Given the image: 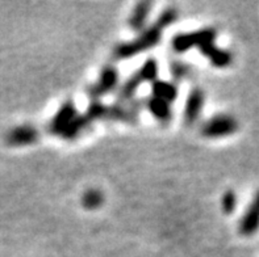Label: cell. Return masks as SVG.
Returning a JSON list of instances; mask_svg holds the SVG:
<instances>
[{
    "label": "cell",
    "mask_w": 259,
    "mask_h": 257,
    "mask_svg": "<svg viewBox=\"0 0 259 257\" xmlns=\"http://www.w3.org/2000/svg\"><path fill=\"white\" fill-rule=\"evenodd\" d=\"M178 17V12L174 8H168L162 13L157 23L145 30L138 38L131 42H124L117 45L115 49V57L117 59H126L137 56L145 50L154 47L162 37V30L170 26Z\"/></svg>",
    "instance_id": "6da1fadb"
},
{
    "label": "cell",
    "mask_w": 259,
    "mask_h": 257,
    "mask_svg": "<svg viewBox=\"0 0 259 257\" xmlns=\"http://www.w3.org/2000/svg\"><path fill=\"white\" fill-rule=\"evenodd\" d=\"M216 32L213 29H203L194 33H182L172 39V49L178 53H184L191 47H199L214 42Z\"/></svg>",
    "instance_id": "7a4b0ae2"
},
{
    "label": "cell",
    "mask_w": 259,
    "mask_h": 257,
    "mask_svg": "<svg viewBox=\"0 0 259 257\" xmlns=\"http://www.w3.org/2000/svg\"><path fill=\"white\" fill-rule=\"evenodd\" d=\"M237 130V122L229 116H216L210 118L201 127V133L207 138H220L233 134Z\"/></svg>",
    "instance_id": "3957f363"
},
{
    "label": "cell",
    "mask_w": 259,
    "mask_h": 257,
    "mask_svg": "<svg viewBox=\"0 0 259 257\" xmlns=\"http://www.w3.org/2000/svg\"><path fill=\"white\" fill-rule=\"evenodd\" d=\"M118 83V71L113 66H107L100 72L99 80L95 84L90 85L87 88V93L90 97L98 98L103 94L111 92Z\"/></svg>",
    "instance_id": "277c9868"
},
{
    "label": "cell",
    "mask_w": 259,
    "mask_h": 257,
    "mask_svg": "<svg viewBox=\"0 0 259 257\" xmlns=\"http://www.w3.org/2000/svg\"><path fill=\"white\" fill-rule=\"evenodd\" d=\"M76 109L75 105L72 104L71 101H67L62 107L59 108L56 116L53 117L52 122L49 125V130L52 134L56 135H61L62 131L65 130L66 127L71 124V121L76 117Z\"/></svg>",
    "instance_id": "5b68a950"
},
{
    "label": "cell",
    "mask_w": 259,
    "mask_h": 257,
    "mask_svg": "<svg viewBox=\"0 0 259 257\" xmlns=\"http://www.w3.org/2000/svg\"><path fill=\"white\" fill-rule=\"evenodd\" d=\"M39 137V133L36 127L24 125V126L15 127L7 134V143L11 146H26L34 143Z\"/></svg>",
    "instance_id": "8992f818"
},
{
    "label": "cell",
    "mask_w": 259,
    "mask_h": 257,
    "mask_svg": "<svg viewBox=\"0 0 259 257\" xmlns=\"http://www.w3.org/2000/svg\"><path fill=\"white\" fill-rule=\"evenodd\" d=\"M204 105V93L200 89H192L188 94L187 101H186V109H184V118L188 125L196 122V120L200 116V112Z\"/></svg>",
    "instance_id": "52a82bcc"
},
{
    "label": "cell",
    "mask_w": 259,
    "mask_h": 257,
    "mask_svg": "<svg viewBox=\"0 0 259 257\" xmlns=\"http://www.w3.org/2000/svg\"><path fill=\"white\" fill-rule=\"evenodd\" d=\"M200 52L204 57H207L209 59L212 65L216 67H225L232 62V56L227 50L219 49L217 46H214V42L207 43L200 47Z\"/></svg>",
    "instance_id": "ba28073f"
},
{
    "label": "cell",
    "mask_w": 259,
    "mask_h": 257,
    "mask_svg": "<svg viewBox=\"0 0 259 257\" xmlns=\"http://www.w3.org/2000/svg\"><path fill=\"white\" fill-rule=\"evenodd\" d=\"M153 96L157 98L166 101V102H172L178 96V89L172 83L163 82V80H155L151 85Z\"/></svg>",
    "instance_id": "9c48e42d"
},
{
    "label": "cell",
    "mask_w": 259,
    "mask_h": 257,
    "mask_svg": "<svg viewBox=\"0 0 259 257\" xmlns=\"http://www.w3.org/2000/svg\"><path fill=\"white\" fill-rule=\"evenodd\" d=\"M148 108L150 113L157 118L158 121H162V122H166V121L171 120V107L168 105V102L161 100V98H157L154 96H151L148 100Z\"/></svg>",
    "instance_id": "30bf717a"
},
{
    "label": "cell",
    "mask_w": 259,
    "mask_h": 257,
    "mask_svg": "<svg viewBox=\"0 0 259 257\" xmlns=\"http://www.w3.org/2000/svg\"><path fill=\"white\" fill-rule=\"evenodd\" d=\"M91 124L92 122L89 120V117H87L85 114L76 116V117L71 121V124L62 131L61 137L65 138V139H74V138L78 137L79 134L83 133L85 129H89V127L91 126Z\"/></svg>",
    "instance_id": "8fae6325"
},
{
    "label": "cell",
    "mask_w": 259,
    "mask_h": 257,
    "mask_svg": "<svg viewBox=\"0 0 259 257\" xmlns=\"http://www.w3.org/2000/svg\"><path fill=\"white\" fill-rule=\"evenodd\" d=\"M151 10V3L149 2H141L136 6L135 11L132 13L131 19H129V25L132 29L141 30L144 28L146 19H148L149 13Z\"/></svg>",
    "instance_id": "7c38bea8"
},
{
    "label": "cell",
    "mask_w": 259,
    "mask_h": 257,
    "mask_svg": "<svg viewBox=\"0 0 259 257\" xmlns=\"http://www.w3.org/2000/svg\"><path fill=\"white\" fill-rule=\"evenodd\" d=\"M259 227V209L253 205L243 215L242 221L240 223V231L243 235H251L256 231Z\"/></svg>",
    "instance_id": "4fadbf2b"
},
{
    "label": "cell",
    "mask_w": 259,
    "mask_h": 257,
    "mask_svg": "<svg viewBox=\"0 0 259 257\" xmlns=\"http://www.w3.org/2000/svg\"><path fill=\"white\" fill-rule=\"evenodd\" d=\"M142 83V79L140 78L137 72H136L135 75L131 76L129 80L125 82V84H122V87L120 88V91H118V98L121 101H126L136 93L140 85Z\"/></svg>",
    "instance_id": "5bb4252c"
},
{
    "label": "cell",
    "mask_w": 259,
    "mask_h": 257,
    "mask_svg": "<svg viewBox=\"0 0 259 257\" xmlns=\"http://www.w3.org/2000/svg\"><path fill=\"white\" fill-rule=\"evenodd\" d=\"M103 193L98 189H90L83 194L82 197V205L85 209H96L103 203Z\"/></svg>",
    "instance_id": "9a60e30c"
},
{
    "label": "cell",
    "mask_w": 259,
    "mask_h": 257,
    "mask_svg": "<svg viewBox=\"0 0 259 257\" xmlns=\"http://www.w3.org/2000/svg\"><path fill=\"white\" fill-rule=\"evenodd\" d=\"M158 72V65L154 59H148L146 62L142 65L140 71L137 72L140 78L142 79V82H153L157 78Z\"/></svg>",
    "instance_id": "2e32d148"
},
{
    "label": "cell",
    "mask_w": 259,
    "mask_h": 257,
    "mask_svg": "<svg viewBox=\"0 0 259 257\" xmlns=\"http://www.w3.org/2000/svg\"><path fill=\"white\" fill-rule=\"evenodd\" d=\"M171 72H172V76L178 80H182V79L187 78L190 75L191 69L190 66H187L184 62H174L171 63Z\"/></svg>",
    "instance_id": "e0dca14e"
},
{
    "label": "cell",
    "mask_w": 259,
    "mask_h": 257,
    "mask_svg": "<svg viewBox=\"0 0 259 257\" xmlns=\"http://www.w3.org/2000/svg\"><path fill=\"white\" fill-rule=\"evenodd\" d=\"M237 205V197L233 192L225 193V195L223 197V209L225 213H232L234 212Z\"/></svg>",
    "instance_id": "ac0fdd59"
}]
</instances>
